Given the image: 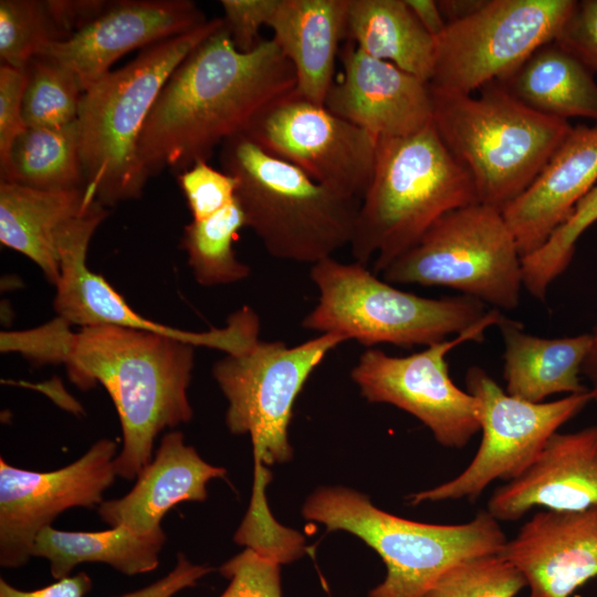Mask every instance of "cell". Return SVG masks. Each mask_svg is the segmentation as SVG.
Returning a JSON list of instances; mask_svg holds the SVG:
<instances>
[{"instance_id":"cell-16","label":"cell","mask_w":597,"mask_h":597,"mask_svg":"<svg viewBox=\"0 0 597 597\" xmlns=\"http://www.w3.org/2000/svg\"><path fill=\"white\" fill-rule=\"evenodd\" d=\"M206 21L190 0L111 1L92 22L65 40L46 44L38 55L71 70L84 92L123 55L189 32Z\"/></svg>"},{"instance_id":"cell-21","label":"cell","mask_w":597,"mask_h":597,"mask_svg":"<svg viewBox=\"0 0 597 597\" xmlns=\"http://www.w3.org/2000/svg\"><path fill=\"white\" fill-rule=\"evenodd\" d=\"M88 239L80 238L60 254V277L55 284L54 310L57 317L82 327L112 325L166 335L192 346L224 352L237 350L244 339L242 320L231 314L227 325L206 332H187L159 324L136 313L113 286L86 265Z\"/></svg>"},{"instance_id":"cell-2","label":"cell","mask_w":597,"mask_h":597,"mask_svg":"<svg viewBox=\"0 0 597 597\" xmlns=\"http://www.w3.org/2000/svg\"><path fill=\"white\" fill-rule=\"evenodd\" d=\"M296 90L295 71L271 39L239 51L224 24L195 48L161 88L138 142L148 176L178 174L244 134L269 107Z\"/></svg>"},{"instance_id":"cell-15","label":"cell","mask_w":597,"mask_h":597,"mask_svg":"<svg viewBox=\"0 0 597 597\" xmlns=\"http://www.w3.org/2000/svg\"><path fill=\"white\" fill-rule=\"evenodd\" d=\"M117 444L96 441L81 458L61 469L35 472L0 458V565L24 566L38 534L71 507H93L116 475Z\"/></svg>"},{"instance_id":"cell-30","label":"cell","mask_w":597,"mask_h":597,"mask_svg":"<svg viewBox=\"0 0 597 597\" xmlns=\"http://www.w3.org/2000/svg\"><path fill=\"white\" fill-rule=\"evenodd\" d=\"M247 228L244 213L235 198L229 206L203 220H192L184 229L181 248L196 281L203 286L245 280L251 270L233 249L238 232Z\"/></svg>"},{"instance_id":"cell-35","label":"cell","mask_w":597,"mask_h":597,"mask_svg":"<svg viewBox=\"0 0 597 597\" xmlns=\"http://www.w3.org/2000/svg\"><path fill=\"white\" fill-rule=\"evenodd\" d=\"M219 572L230 580L220 597H282L281 564L254 548L247 547Z\"/></svg>"},{"instance_id":"cell-32","label":"cell","mask_w":597,"mask_h":597,"mask_svg":"<svg viewBox=\"0 0 597 597\" xmlns=\"http://www.w3.org/2000/svg\"><path fill=\"white\" fill-rule=\"evenodd\" d=\"M596 221L597 184L540 249L522 258L523 286L533 297L545 300L552 282L570 264L578 239Z\"/></svg>"},{"instance_id":"cell-5","label":"cell","mask_w":597,"mask_h":597,"mask_svg":"<svg viewBox=\"0 0 597 597\" xmlns=\"http://www.w3.org/2000/svg\"><path fill=\"white\" fill-rule=\"evenodd\" d=\"M480 91H431L432 124L470 174L478 202L502 211L531 186L573 126L532 109L498 83Z\"/></svg>"},{"instance_id":"cell-29","label":"cell","mask_w":597,"mask_h":597,"mask_svg":"<svg viewBox=\"0 0 597 597\" xmlns=\"http://www.w3.org/2000/svg\"><path fill=\"white\" fill-rule=\"evenodd\" d=\"M0 175L1 181L40 190L85 188L77 119L57 128L27 127Z\"/></svg>"},{"instance_id":"cell-18","label":"cell","mask_w":597,"mask_h":597,"mask_svg":"<svg viewBox=\"0 0 597 597\" xmlns=\"http://www.w3.org/2000/svg\"><path fill=\"white\" fill-rule=\"evenodd\" d=\"M526 580V597H570L597 577V505L534 513L500 554Z\"/></svg>"},{"instance_id":"cell-33","label":"cell","mask_w":597,"mask_h":597,"mask_svg":"<svg viewBox=\"0 0 597 597\" xmlns=\"http://www.w3.org/2000/svg\"><path fill=\"white\" fill-rule=\"evenodd\" d=\"M64 40L44 1H0V59L2 64L27 69L49 43Z\"/></svg>"},{"instance_id":"cell-40","label":"cell","mask_w":597,"mask_h":597,"mask_svg":"<svg viewBox=\"0 0 597 597\" xmlns=\"http://www.w3.org/2000/svg\"><path fill=\"white\" fill-rule=\"evenodd\" d=\"M213 570L211 566L191 563L185 554L177 555L175 567L150 585L117 597H172L180 590L197 585Z\"/></svg>"},{"instance_id":"cell-4","label":"cell","mask_w":597,"mask_h":597,"mask_svg":"<svg viewBox=\"0 0 597 597\" xmlns=\"http://www.w3.org/2000/svg\"><path fill=\"white\" fill-rule=\"evenodd\" d=\"M222 27V18H213L148 46L83 92L77 122L90 197L105 207L140 197L149 178L138 155L146 119L174 70Z\"/></svg>"},{"instance_id":"cell-14","label":"cell","mask_w":597,"mask_h":597,"mask_svg":"<svg viewBox=\"0 0 597 597\" xmlns=\"http://www.w3.org/2000/svg\"><path fill=\"white\" fill-rule=\"evenodd\" d=\"M244 135L345 197L362 200L368 189L378 138L296 90L260 114Z\"/></svg>"},{"instance_id":"cell-22","label":"cell","mask_w":597,"mask_h":597,"mask_svg":"<svg viewBox=\"0 0 597 597\" xmlns=\"http://www.w3.org/2000/svg\"><path fill=\"white\" fill-rule=\"evenodd\" d=\"M227 470L206 462L180 431L166 433L155 458L140 471L124 496L103 501L98 515L111 527L126 526L139 534L161 527L166 513L186 501L207 499V484L226 478Z\"/></svg>"},{"instance_id":"cell-13","label":"cell","mask_w":597,"mask_h":597,"mask_svg":"<svg viewBox=\"0 0 597 597\" xmlns=\"http://www.w3.org/2000/svg\"><path fill=\"white\" fill-rule=\"evenodd\" d=\"M503 315L491 308L469 329L408 356L368 348L350 378L369 402L396 406L420 420L446 448L462 449L480 431L478 399L460 389L449 375L447 354L465 342H482L484 332Z\"/></svg>"},{"instance_id":"cell-24","label":"cell","mask_w":597,"mask_h":597,"mask_svg":"<svg viewBox=\"0 0 597 597\" xmlns=\"http://www.w3.org/2000/svg\"><path fill=\"white\" fill-rule=\"evenodd\" d=\"M94 201L85 188L40 190L1 181L0 241L32 260L55 285L60 237Z\"/></svg>"},{"instance_id":"cell-23","label":"cell","mask_w":597,"mask_h":597,"mask_svg":"<svg viewBox=\"0 0 597 597\" xmlns=\"http://www.w3.org/2000/svg\"><path fill=\"white\" fill-rule=\"evenodd\" d=\"M348 0H279L268 27L296 75V92L324 105L345 39Z\"/></svg>"},{"instance_id":"cell-11","label":"cell","mask_w":597,"mask_h":597,"mask_svg":"<svg viewBox=\"0 0 597 597\" xmlns=\"http://www.w3.org/2000/svg\"><path fill=\"white\" fill-rule=\"evenodd\" d=\"M575 0H485L436 39L430 90L471 95L514 74L541 46L555 41Z\"/></svg>"},{"instance_id":"cell-6","label":"cell","mask_w":597,"mask_h":597,"mask_svg":"<svg viewBox=\"0 0 597 597\" xmlns=\"http://www.w3.org/2000/svg\"><path fill=\"white\" fill-rule=\"evenodd\" d=\"M221 146V166L238 180L247 228L270 255L313 265L350 244L360 200L314 181L244 134Z\"/></svg>"},{"instance_id":"cell-27","label":"cell","mask_w":597,"mask_h":597,"mask_svg":"<svg viewBox=\"0 0 597 597\" xmlns=\"http://www.w3.org/2000/svg\"><path fill=\"white\" fill-rule=\"evenodd\" d=\"M166 542L163 527L139 534L126 526L102 532H69L44 527L36 536L31 557L45 558L54 579L70 576L81 563H105L128 576L156 569Z\"/></svg>"},{"instance_id":"cell-43","label":"cell","mask_w":597,"mask_h":597,"mask_svg":"<svg viewBox=\"0 0 597 597\" xmlns=\"http://www.w3.org/2000/svg\"><path fill=\"white\" fill-rule=\"evenodd\" d=\"M406 3L422 25V28L434 39L446 29L444 21L438 2L434 0H406Z\"/></svg>"},{"instance_id":"cell-38","label":"cell","mask_w":597,"mask_h":597,"mask_svg":"<svg viewBox=\"0 0 597 597\" xmlns=\"http://www.w3.org/2000/svg\"><path fill=\"white\" fill-rule=\"evenodd\" d=\"M279 0H221L223 24L234 46L252 51L262 39L259 32L269 24Z\"/></svg>"},{"instance_id":"cell-26","label":"cell","mask_w":597,"mask_h":597,"mask_svg":"<svg viewBox=\"0 0 597 597\" xmlns=\"http://www.w3.org/2000/svg\"><path fill=\"white\" fill-rule=\"evenodd\" d=\"M532 109L554 118H588L597 123L594 74L555 41L536 50L502 83Z\"/></svg>"},{"instance_id":"cell-20","label":"cell","mask_w":597,"mask_h":597,"mask_svg":"<svg viewBox=\"0 0 597 597\" xmlns=\"http://www.w3.org/2000/svg\"><path fill=\"white\" fill-rule=\"evenodd\" d=\"M597 182V126L577 125L531 186L502 210L521 256L540 249Z\"/></svg>"},{"instance_id":"cell-31","label":"cell","mask_w":597,"mask_h":597,"mask_svg":"<svg viewBox=\"0 0 597 597\" xmlns=\"http://www.w3.org/2000/svg\"><path fill=\"white\" fill-rule=\"evenodd\" d=\"M23 95L27 127L57 128L77 119L83 90L75 74L43 55L31 60Z\"/></svg>"},{"instance_id":"cell-10","label":"cell","mask_w":597,"mask_h":597,"mask_svg":"<svg viewBox=\"0 0 597 597\" xmlns=\"http://www.w3.org/2000/svg\"><path fill=\"white\" fill-rule=\"evenodd\" d=\"M348 339L318 334L296 346L253 338L216 362L212 375L227 401L226 425L233 434H249L255 474L264 465L290 461L289 427L303 386L329 352Z\"/></svg>"},{"instance_id":"cell-17","label":"cell","mask_w":597,"mask_h":597,"mask_svg":"<svg viewBox=\"0 0 597 597\" xmlns=\"http://www.w3.org/2000/svg\"><path fill=\"white\" fill-rule=\"evenodd\" d=\"M341 59L343 74L324 103L333 114L377 138L407 136L432 123L428 82L368 55L349 40Z\"/></svg>"},{"instance_id":"cell-3","label":"cell","mask_w":597,"mask_h":597,"mask_svg":"<svg viewBox=\"0 0 597 597\" xmlns=\"http://www.w3.org/2000/svg\"><path fill=\"white\" fill-rule=\"evenodd\" d=\"M473 180L431 123L401 137L378 138L370 184L349 244L355 262L374 258L383 272L440 217L476 203Z\"/></svg>"},{"instance_id":"cell-39","label":"cell","mask_w":597,"mask_h":597,"mask_svg":"<svg viewBox=\"0 0 597 597\" xmlns=\"http://www.w3.org/2000/svg\"><path fill=\"white\" fill-rule=\"evenodd\" d=\"M555 42L597 75V0L576 1Z\"/></svg>"},{"instance_id":"cell-28","label":"cell","mask_w":597,"mask_h":597,"mask_svg":"<svg viewBox=\"0 0 597 597\" xmlns=\"http://www.w3.org/2000/svg\"><path fill=\"white\" fill-rule=\"evenodd\" d=\"M345 40L429 83L436 39L422 28L406 0H348Z\"/></svg>"},{"instance_id":"cell-25","label":"cell","mask_w":597,"mask_h":597,"mask_svg":"<svg viewBox=\"0 0 597 597\" xmlns=\"http://www.w3.org/2000/svg\"><path fill=\"white\" fill-rule=\"evenodd\" d=\"M504 343L503 377L506 392L531 402L555 394H582L580 383L590 334L543 338L527 334L521 323L502 317L498 324Z\"/></svg>"},{"instance_id":"cell-45","label":"cell","mask_w":597,"mask_h":597,"mask_svg":"<svg viewBox=\"0 0 597 597\" xmlns=\"http://www.w3.org/2000/svg\"><path fill=\"white\" fill-rule=\"evenodd\" d=\"M582 374L590 383L589 394L593 401H597V321L590 333V343L583 364Z\"/></svg>"},{"instance_id":"cell-1","label":"cell","mask_w":597,"mask_h":597,"mask_svg":"<svg viewBox=\"0 0 597 597\" xmlns=\"http://www.w3.org/2000/svg\"><path fill=\"white\" fill-rule=\"evenodd\" d=\"M1 349L38 363H63L82 388L100 383L117 410L123 447L117 476L133 480L151 461L166 428L191 420L188 387L195 346L175 337L112 325L69 329L62 318L24 332L2 333Z\"/></svg>"},{"instance_id":"cell-36","label":"cell","mask_w":597,"mask_h":597,"mask_svg":"<svg viewBox=\"0 0 597 597\" xmlns=\"http://www.w3.org/2000/svg\"><path fill=\"white\" fill-rule=\"evenodd\" d=\"M177 179L192 220L207 219L235 200L238 180L206 160L195 163L178 174Z\"/></svg>"},{"instance_id":"cell-41","label":"cell","mask_w":597,"mask_h":597,"mask_svg":"<svg viewBox=\"0 0 597 597\" xmlns=\"http://www.w3.org/2000/svg\"><path fill=\"white\" fill-rule=\"evenodd\" d=\"M44 2L64 40L96 19L111 3L104 0H46Z\"/></svg>"},{"instance_id":"cell-8","label":"cell","mask_w":597,"mask_h":597,"mask_svg":"<svg viewBox=\"0 0 597 597\" xmlns=\"http://www.w3.org/2000/svg\"><path fill=\"white\" fill-rule=\"evenodd\" d=\"M318 302L302 326L320 334L335 333L371 347L429 346L460 334L489 312L471 296L430 298L401 291L360 263L333 256L311 265Z\"/></svg>"},{"instance_id":"cell-12","label":"cell","mask_w":597,"mask_h":597,"mask_svg":"<svg viewBox=\"0 0 597 597\" xmlns=\"http://www.w3.org/2000/svg\"><path fill=\"white\" fill-rule=\"evenodd\" d=\"M465 385L479 401L480 447L457 476L410 494L412 505L462 499L474 502L493 481L516 479L532 465L547 440L593 401L589 390L548 402L520 399L478 366L468 369Z\"/></svg>"},{"instance_id":"cell-37","label":"cell","mask_w":597,"mask_h":597,"mask_svg":"<svg viewBox=\"0 0 597 597\" xmlns=\"http://www.w3.org/2000/svg\"><path fill=\"white\" fill-rule=\"evenodd\" d=\"M28 81L27 69L0 66V170L8 163L12 144L27 128L23 119V95Z\"/></svg>"},{"instance_id":"cell-7","label":"cell","mask_w":597,"mask_h":597,"mask_svg":"<svg viewBox=\"0 0 597 597\" xmlns=\"http://www.w3.org/2000/svg\"><path fill=\"white\" fill-rule=\"evenodd\" d=\"M302 514L328 531L356 535L380 556L386 576L369 597H420L453 565L500 554L507 541L486 510L460 524L421 523L383 511L367 495L345 486L318 488Z\"/></svg>"},{"instance_id":"cell-9","label":"cell","mask_w":597,"mask_h":597,"mask_svg":"<svg viewBox=\"0 0 597 597\" xmlns=\"http://www.w3.org/2000/svg\"><path fill=\"white\" fill-rule=\"evenodd\" d=\"M522 256L502 211L472 203L440 217L381 273L388 283L441 285L496 310H514Z\"/></svg>"},{"instance_id":"cell-44","label":"cell","mask_w":597,"mask_h":597,"mask_svg":"<svg viewBox=\"0 0 597 597\" xmlns=\"http://www.w3.org/2000/svg\"><path fill=\"white\" fill-rule=\"evenodd\" d=\"M447 24L462 20L480 9L485 0H440L437 1Z\"/></svg>"},{"instance_id":"cell-42","label":"cell","mask_w":597,"mask_h":597,"mask_svg":"<svg viewBox=\"0 0 597 597\" xmlns=\"http://www.w3.org/2000/svg\"><path fill=\"white\" fill-rule=\"evenodd\" d=\"M93 583L85 572L57 579L54 584L35 590H21L0 579V597H85Z\"/></svg>"},{"instance_id":"cell-19","label":"cell","mask_w":597,"mask_h":597,"mask_svg":"<svg viewBox=\"0 0 597 597\" xmlns=\"http://www.w3.org/2000/svg\"><path fill=\"white\" fill-rule=\"evenodd\" d=\"M597 505V425L555 432L532 465L496 488L486 511L516 522L534 507L578 511Z\"/></svg>"},{"instance_id":"cell-34","label":"cell","mask_w":597,"mask_h":597,"mask_svg":"<svg viewBox=\"0 0 597 597\" xmlns=\"http://www.w3.org/2000/svg\"><path fill=\"white\" fill-rule=\"evenodd\" d=\"M525 587L521 572L493 554L453 565L420 597H515Z\"/></svg>"}]
</instances>
